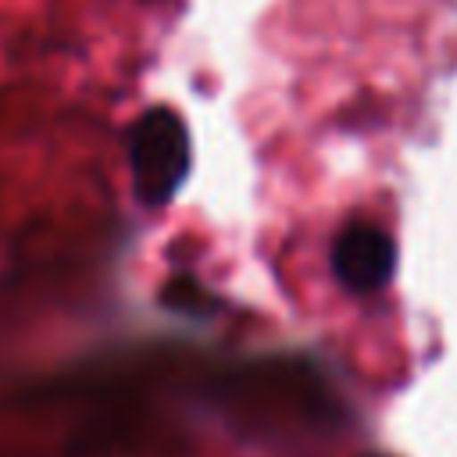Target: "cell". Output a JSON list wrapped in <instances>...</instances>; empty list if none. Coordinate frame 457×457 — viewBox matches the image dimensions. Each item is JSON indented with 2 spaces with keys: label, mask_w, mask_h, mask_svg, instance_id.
<instances>
[{
  "label": "cell",
  "mask_w": 457,
  "mask_h": 457,
  "mask_svg": "<svg viewBox=\"0 0 457 457\" xmlns=\"http://www.w3.org/2000/svg\"><path fill=\"white\" fill-rule=\"evenodd\" d=\"M132 189L143 204L161 207L182 186L189 171V132L182 118L168 107L146 111L129 136Z\"/></svg>",
  "instance_id": "cell-1"
},
{
  "label": "cell",
  "mask_w": 457,
  "mask_h": 457,
  "mask_svg": "<svg viewBox=\"0 0 457 457\" xmlns=\"http://www.w3.org/2000/svg\"><path fill=\"white\" fill-rule=\"evenodd\" d=\"M396 246L375 225H350L332 246V271L350 293H375L393 278Z\"/></svg>",
  "instance_id": "cell-2"
}]
</instances>
